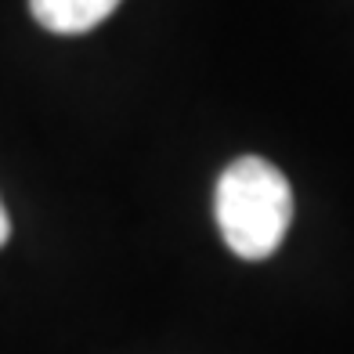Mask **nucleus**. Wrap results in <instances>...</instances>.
I'll list each match as a JSON object with an SVG mask.
<instances>
[{"label":"nucleus","instance_id":"nucleus-1","mask_svg":"<svg viewBox=\"0 0 354 354\" xmlns=\"http://www.w3.org/2000/svg\"><path fill=\"white\" fill-rule=\"evenodd\" d=\"M221 239L243 261H268L293 224V188L286 174L261 156H239L224 167L214 192Z\"/></svg>","mask_w":354,"mask_h":354},{"label":"nucleus","instance_id":"nucleus-2","mask_svg":"<svg viewBox=\"0 0 354 354\" xmlns=\"http://www.w3.org/2000/svg\"><path fill=\"white\" fill-rule=\"evenodd\" d=\"M123 0H29V15L55 37H80L102 26Z\"/></svg>","mask_w":354,"mask_h":354},{"label":"nucleus","instance_id":"nucleus-3","mask_svg":"<svg viewBox=\"0 0 354 354\" xmlns=\"http://www.w3.org/2000/svg\"><path fill=\"white\" fill-rule=\"evenodd\" d=\"M8 235H11V221H8V210H4V203H0V246L8 243Z\"/></svg>","mask_w":354,"mask_h":354}]
</instances>
